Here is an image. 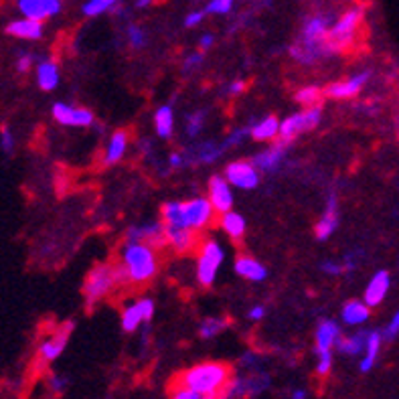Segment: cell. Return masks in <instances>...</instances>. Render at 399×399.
<instances>
[{
    "label": "cell",
    "mask_w": 399,
    "mask_h": 399,
    "mask_svg": "<svg viewBox=\"0 0 399 399\" xmlns=\"http://www.w3.org/2000/svg\"><path fill=\"white\" fill-rule=\"evenodd\" d=\"M160 268L158 249L142 242H128L120 247V258L114 263L118 286H144L152 282Z\"/></svg>",
    "instance_id": "cell-1"
},
{
    "label": "cell",
    "mask_w": 399,
    "mask_h": 399,
    "mask_svg": "<svg viewBox=\"0 0 399 399\" xmlns=\"http://www.w3.org/2000/svg\"><path fill=\"white\" fill-rule=\"evenodd\" d=\"M231 379H233L231 365L221 363V361H205V363L192 365L183 373H178L171 381V385L187 387V389L205 393V395H221L223 398Z\"/></svg>",
    "instance_id": "cell-2"
},
{
    "label": "cell",
    "mask_w": 399,
    "mask_h": 399,
    "mask_svg": "<svg viewBox=\"0 0 399 399\" xmlns=\"http://www.w3.org/2000/svg\"><path fill=\"white\" fill-rule=\"evenodd\" d=\"M363 20H365L363 6H353V8L345 11L341 17L332 22L329 37H327V49H329L330 55H334V53H345L355 45L357 35H359V31H361Z\"/></svg>",
    "instance_id": "cell-3"
},
{
    "label": "cell",
    "mask_w": 399,
    "mask_h": 399,
    "mask_svg": "<svg viewBox=\"0 0 399 399\" xmlns=\"http://www.w3.org/2000/svg\"><path fill=\"white\" fill-rule=\"evenodd\" d=\"M118 286L116 282V272H114V263H98L93 266L86 276L84 284V296H86V306L93 308L96 304H100L105 296Z\"/></svg>",
    "instance_id": "cell-4"
},
{
    "label": "cell",
    "mask_w": 399,
    "mask_h": 399,
    "mask_svg": "<svg viewBox=\"0 0 399 399\" xmlns=\"http://www.w3.org/2000/svg\"><path fill=\"white\" fill-rule=\"evenodd\" d=\"M322 118V110L320 105H313V107H304L302 112L288 116L284 122H280V132L276 144L280 146H288L292 140H296L300 134L314 130Z\"/></svg>",
    "instance_id": "cell-5"
},
{
    "label": "cell",
    "mask_w": 399,
    "mask_h": 399,
    "mask_svg": "<svg viewBox=\"0 0 399 399\" xmlns=\"http://www.w3.org/2000/svg\"><path fill=\"white\" fill-rule=\"evenodd\" d=\"M225 260L223 247L215 240H203L199 245V258H197V282L203 288H211L215 284L217 272Z\"/></svg>",
    "instance_id": "cell-6"
},
{
    "label": "cell",
    "mask_w": 399,
    "mask_h": 399,
    "mask_svg": "<svg viewBox=\"0 0 399 399\" xmlns=\"http://www.w3.org/2000/svg\"><path fill=\"white\" fill-rule=\"evenodd\" d=\"M215 221V209L207 197H195L191 201H183V223L201 233Z\"/></svg>",
    "instance_id": "cell-7"
},
{
    "label": "cell",
    "mask_w": 399,
    "mask_h": 399,
    "mask_svg": "<svg viewBox=\"0 0 399 399\" xmlns=\"http://www.w3.org/2000/svg\"><path fill=\"white\" fill-rule=\"evenodd\" d=\"M71 332H73V322H65L63 327L53 330L47 339H43L39 348H37V365L45 367V365L53 363L67 347Z\"/></svg>",
    "instance_id": "cell-8"
},
{
    "label": "cell",
    "mask_w": 399,
    "mask_h": 399,
    "mask_svg": "<svg viewBox=\"0 0 399 399\" xmlns=\"http://www.w3.org/2000/svg\"><path fill=\"white\" fill-rule=\"evenodd\" d=\"M229 185H233L235 189L249 191L256 189L260 185V171L256 169V164L251 160H233L225 166V174Z\"/></svg>",
    "instance_id": "cell-9"
},
{
    "label": "cell",
    "mask_w": 399,
    "mask_h": 399,
    "mask_svg": "<svg viewBox=\"0 0 399 399\" xmlns=\"http://www.w3.org/2000/svg\"><path fill=\"white\" fill-rule=\"evenodd\" d=\"M155 316V300L140 298L136 302H130L122 310V329L126 332H136L144 325L150 322Z\"/></svg>",
    "instance_id": "cell-10"
},
{
    "label": "cell",
    "mask_w": 399,
    "mask_h": 399,
    "mask_svg": "<svg viewBox=\"0 0 399 399\" xmlns=\"http://www.w3.org/2000/svg\"><path fill=\"white\" fill-rule=\"evenodd\" d=\"M53 120L61 126H70V128H91L93 126V114L91 110L86 107H73L70 104H63V102H57L51 107Z\"/></svg>",
    "instance_id": "cell-11"
},
{
    "label": "cell",
    "mask_w": 399,
    "mask_h": 399,
    "mask_svg": "<svg viewBox=\"0 0 399 399\" xmlns=\"http://www.w3.org/2000/svg\"><path fill=\"white\" fill-rule=\"evenodd\" d=\"M369 77H371L369 71H361V73L351 75V77L343 79V81L329 84V86L322 89V93L327 98H330V100H353V98H357L363 91V87L367 86Z\"/></svg>",
    "instance_id": "cell-12"
},
{
    "label": "cell",
    "mask_w": 399,
    "mask_h": 399,
    "mask_svg": "<svg viewBox=\"0 0 399 399\" xmlns=\"http://www.w3.org/2000/svg\"><path fill=\"white\" fill-rule=\"evenodd\" d=\"M162 225H164V223H162ZM164 233H166L169 247H173L174 251L181 254V256L192 254V251L199 249V245H201L199 233L185 225H164Z\"/></svg>",
    "instance_id": "cell-13"
},
{
    "label": "cell",
    "mask_w": 399,
    "mask_h": 399,
    "mask_svg": "<svg viewBox=\"0 0 399 399\" xmlns=\"http://www.w3.org/2000/svg\"><path fill=\"white\" fill-rule=\"evenodd\" d=\"M17 8L22 17L43 22L61 13L63 0H17Z\"/></svg>",
    "instance_id": "cell-14"
},
{
    "label": "cell",
    "mask_w": 399,
    "mask_h": 399,
    "mask_svg": "<svg viewBox=\"0 0 399 399\" xmlns=\"http://www.w3.org/2000/svg\"><path fill=\"white\" fill-rule=\"evenodd\" d=\"M209 201L215 209L217 215L227 213L233 207V192H231V185L227 183L225 176L221 174H213L209 178Z\"/></svg>",
    "instance_id": "cell-15"
},
{
    "label": "cell",
    "mask_w": 399,
    "mask_h": 399,
    "mask_svg": "<svg viewBox=\"0 0 399 399\" xmlns=\"http://www.w3.org/2000/svg\"><path fill=\"white\" fill-rule=\"evenodd\" d=\"M126 240H128V242L148 243V245H152V247H157V249L169 247L162 221H160V223H146V225L130 227L128 233H126Z\"/></svg>",
    "instance_id": "cell-16"
},
{
    "label": "cell",
    "mask_w": 399,
    "mask_h": 399,
    "mask_svg": "<svg viewBox=\"0 0 399 399\" xmlns=\"http://www.w3.org/2000/svg\"><path fill=\"white\" fill-rule=\"evenodd\" d=\"M389 288H391V276H389V272H387V270L375 272L373 278L369 280L367 288H365L363 302L369 308L379 306L383 300H385L387 292H389Z\"/></svg>",
    "instance_id": "cell-17"
},
{
    "label": "cell",
    "mask_w": 399,
    "mask_h": 399,
    "mask_svg": "<svg viewBox=\"0 0 399 399\" xmlns=\"http://www.w3.org/2000/svg\"><path fill=\"white\" fill-rule=\"evenodd\" d=\"M341 327L339 322L330 320V318H325L318 322L316 327V332H314V351L316 353H322V351H332L336 347L339 339H341Z\"/></svg>",
    "instance_id": "cell-18"
},
{
    "label": "cell",
    "mask_w": 399,
    "mask_h": 399,
    "mask_svg": "<svg viewBox=\"0 0 399 399\" xmlns=\"http://www.w3.org/2000/svg\"><path fill=\"white\" fill-rule=\"evenodd\" d=\"M6 35L15 37V39H22V41H39L43 37V22L41 20H33V18H17L11 20L6 25Z\"/></svg>",
    "instance_id": "cell-19"
},
{
    "label": "cell",
    "mask_w": 399,
    "mask_h": 399,
    "mask_svg": "<svg viewBox=\"0 0 399 399\" xmlns=\"http://www.w3.org/2000/svg\"><path fill=\"white\" fill-rule=\"evenodd\" d=\"M336 227H339V203H336V195H330L325 215L314 225V235H316V240L325 242L336 231Z\"/></svg>",
    "instance_id": "cell-20"
},
{
    "label": "cell",
    "mask_w": 399,
    "mask_h": 399,
    "mask_svg": "<svg viewBox=\"0 0 399 399\" xmlns=\"http://www.w3.org/2000/svg\"><path fill=\"white\" fill-rule=\"evenodd\" d=\"M381 332H379V330H369V332H367V343H365L363 357H361V363H359L361 373H369V371L375 367L377 359H379V353H381Z\"/></svg>",
    "instance_id": "cell-21"
},
{
    "label": "cell",
    "mask_w": 399,
    "mask_h": 399,
    "mask_svg": "<svg viewBox=\"0 0 399 399\" xmlns=\"http://www.w3.org/2000/svg\"><path fill=\"white\" fill-rule=\"evenodd\" d=\"M128 142H130V136H128L126 130H116V132L110 136L107 146H105L104 160H102L105 166H112V164L120 162L124 155H126V150H128Z\"/></svg>",
    "instance_id": "cell-22"
},
{
    "label": "cell",
    "mask_w": 399,
    "mask_h": 399,
    "mask_svg": "<svg viewBox=\"0 0 399 399\" xmlns=\"http://www.w3.org/2000/svg\"><path fill=\"white\" fill-rule=\"evenodd\" d=\"M235 274L243 280H249V282H261L268 276V270L263 268V263L251 258V256H240L235 260Z\"/></svg>",
    "instance_id": "cell-23"
},
{
    "label": "cell",
    "mask_w": 399,
    "mask_h": 399,
    "mask_svg": "<svg viewBox=\"0 0 399 399\" xmlns=\"http://www.w3.org/2000/svg\"><path fill=\"white\" fill-rule=\"evenodd\" d=\"M369 316H371V308L363 300H348L341 310V318L348 327H361L369 320Z\"/></svg>",
    "instance_id": "cell-24"
},
{
    "label": "cell",
    "mask_w": 399,
    "mask_h": 399,
    "mask_svg": "<svg viewBox=\"0 0 399 399\" xmlns=\"http://www.w3.org/2000/svg\"><path fill=\"white\" fill-rule=\"evenodd\" d=\"M284 155H286V146H280V144H274L272 148L263 150L260 155L254 157V164L256 169L261 171V173H274L280 166V162L284 160Z\"/></svg>",
    "instance_id": "cell-25"
},
{
    "label": "cell",
    "mask_w": 399,
    "mask_h": 399,
    "mask_svg": "<svg viewBox=\"0 0 399 399\" xmlns=\"http://www.w3.org/2000/svg\"><path fill=\"white\" fill-rule=\"evenodd\" d=\"M59 65L51 61V59H45V61H39L37 65V84L43 91H53L55 87L59 86Z\"/></svg>",
    "instance_id": "cell-26"
},
{
    "label": "cell",
    "mask_w": 399,
    "mask_h": 399,
    "mask_svg": "<svg viewBox=\"0 0 399 399\" xmlns=\"http://www.w3.org/2000/svg\"><path fill=\"white\" fill-rule=\"evenodd\" d=\"M223 152V148H219L217 144L213 142H203V144H197L195 148H189L187 152H183L185 162H203V164H211L215 162L219 155Z\"/></svg>",
    "instance_id": "cell-27"
},
{
    "label": "cell",
    "mask_w": 399,
    "mask_h": 399,
    "mask_svg": "<svg viewBox=\"0 0 399 399\" xmlns=\"http://www.w3.org/2000/svg\"><path fill=\"white\" fill-rule=\"evenodd\" d=\"M219 225H221V229L225 231L233 242H242L243 235H245V219H243L240 213H235L233 209L227 211V213H221Z\"/></svg>",
    "instance_id": "cell-28"
},
{
    "label": "cell",
    "mask_w": 399,
    "mask_h": 399,
    "mask_svg": "<svg viewBox=\"0 0 399 399\" xmlns=\"http://www.w3.org/2000/svg\"><path fill=\"white\" fill-rule=\"evenodd\" d=\"M278 132H280V122L276 116H268V118H263V120H260L258 124H254L251 130H249L251 138L258 140V142H270V140H276L278 138Z\"/></svg>",
    "instance_id": "cell-29"
},
{
    "label": "cell",
    "mask_w": 399,
    "mask_h": 399,
    "mask_svg": "<svg viewBox=\"0 0 399 399\" xmlns=\"http://www.w3.org/2000/svg\"><path fill=\"white\" fill-rule=\"evenodd\" d=\"M365 343H367V332H355V334H348V336H341L339 343H336V351L341 355H348V357H357V355H363Z\"/></svg>",
    "instance_id": "cell-30"
},
{
    "label": "cell",
    "mask_w": 399,
    "mask_h": 399,
    "mask_svg": "<svg viewBox=\"0 0 399 399\" xmlns=\"http://www.w3.org/2000/svg\"><path fill=\"white\" fill-rule=\"evenodd\" d=\"M155 128L160 138H171L174 130V112L171 105H162L155 112Z\"/></svg>",
    "instance_id": "cell-31"
},
{
    "label": "cell",
    "mask_w": 399,
    "mask_h": 399,
    "mask_svg": "<svg viewBox=\"0 0 399 399\" xmlns=\"http://www.w3.org/2000/svg\"><path fill=\"white\" fill-rule=\"evenodd\" d=\"M164 225H185L183 223V201H169L160 209ZM187 227V225H185Z\"/></svg>",
    "instance_id": "cell-32"
},
{
    "label": "cell",
    "mask_w": 399,
    "mask_h": 399,
    "mask_svg": "<svg viewBox=\"0 0 399 399\" xmlns=\"http://www.w3.org/2000/svg\"><path fill=\"white\" fill-rule=\"evenodd\" d=\"M118 6V0H86L81 6V13L86 17H100L104 13H110Z\"/></svg>",
    "instance_id": "cell-33"
},
{
    "label": "cell",
    "mask_w": 399,
    "mask_h": 399,
    "mask_svg": "<svg viewBox=\"0 0 399 399\" xmlns=\"http://www.w3.org/2000/svg\"><path fill=\"white\" fill-rule=\"evenodd\" d=\"M322 96L325 93L318 86H306L296 91L294 100L300 105H304V107H313V105H318V102L322 100Z\"/></svg>",
    "instance_id": "cell-34"
},
{
    "label": "cell",
    "mask_w": 399,
    "mask_h": 399,
    "mask_svg": "<svg viewBox=\"0 0 399 399\" xmlns=\"http://www.w3.org/2000/svg\"><path fill=\"white\" fill-rule=\"evenodd\" d=\"M225 329V318H205V320L201 322V327H199V334H201L203 339H213V336L221 334Z\"/></svg>",
    "instance_id": "cell-35"
},
{
    "label": "cell",
    "mask_w": 399,
    "mask_h": 399,
    "mask_svg": "<svg viewBox=\"0 0 399 399\" xmlns=\"http://www.w3.org/2000/svg\"><path fill=\"white\" fill-rule=\"evenodd\" d=\"M126 37H128V43H130V47L132 49H144L146 47V43H148V37H146V31L140 27V25H128V29H126Z\"/></svg>",
    "instance_id": "cell-36"
},
{
    "label": "cell",
    "mask_w": 399,
    "mask_h": 399,
    "mask_svg": "<svg viewBox=\"0 0 399 399\" xmlns=\"http://www.w3.org/2000/svg\"><path fill=\"white\" fill-rule=\"evenodd\" d=\"M171 399H221V395H205V393L192 391V389H187V387L171 385Z\"/></svg>",
    "instance_id": "cell-37"
},
{
    "label": "cell",
    "mask_w": 399,
    "mask_h": 399,
    "mask_svg": "<svg viewBox=\"0 0 399 399\" xmlns=\"http://www.w3.org/2000/svg\"><path fill=\"white\" fill-rule=\"evenodd\" d=\"M316 357H318V361H316V375L318 377L330 375V369H332V351L316 353Z\"/></svg>",
    "instance_id": "cell-38"
},
{
    "label": "cell",
    "mask_w": 399,
    "mask_h": 399,
    "mask_svg": "<svg viewBox=\"0 0 399 399\" xmlns=\"http://www.w3.org/2000/svg\"><path fill=\"white\" fill-rule=\"evenodd\" d=\"M233 2L235 0H209L205 13L207 15H227V13H231Z\"/></svg>",
    "instance_id": "cell-39"
},
{
    "label": "cell",
    "mask_w": 399,
    "mask_h": 399,
    "mask_svg": "<svg viewBox=\"0 0 399 399\" xmlns=\"http://www.w3.org/2000/svg\"><path fill=\"white\" fill-rule=\"evenodd\" d=\"M0 148L4 155H13V150H15V134L6 124L0 126Z\"/></svg>",
    "instance_id": "cell-40"
},
{
    "label": "cell",
    "mask_w": 399,
    "mask_h": 399,
    "mask_svg": "<svg viewBox=\"0 0 399 399\" xmlns=\"http://www.w3.org/2000/svg\"><path fill=\"white\" fill-rule=\"evenodd\" d=\"M203 122H205V114H203V112H195V114H191V116L187 118V134H189L191 138H195V136L201 132Z\"/></svg>",
    "instance_id": "cell-41"
},
{
    "label": "cell",
    "mask_w": 399,
    "mask_h": 399,
    "mask_svg": "<svg viewBox=\"0 0 399 399\" xmlns=\"http://www.w3.org/2000/svg\"><path fill=\"white\" fill-rule=\"evenodd\" d=\"M383 334V341H395L399 336V310L393 316H391V320L387 322V327L381 330Z\"/></svg>",
    "instance_id": "cell-42"
},
{
    "label": "cell",
    "mask_w": 399,
    "mask_h": 399,
    "mask_svg": "<svg viewBox=\"0 0 399 399\" xmlns=\"http://www.w3.org/2000/svg\"><path fill=\"white\" fill-rule=\"evenodd\" d=\"M35 55L33 53H20L17 59V71L18 73H29L35 65Z\"/></svg>",
    "instance_id": "cell-43"
},
{
    "label": "cell",
    "mask_w": 399,
    "mask_h": 399,
    "mask_svg": "<svg viewBox=\"0 0 399 399\" xmlns=\"http://www.w3.org/2000/svg\"><path fill=\"white\" fill-rule=\"evenodd\" d=\"M320 270H322L325 274H329V276H341V274L347 272L345 263H339V261H325V263L320 266Z\"/></svg>",
    "instance_id": "cell-44"
},
{
    "label": "cell",
    "mask_w": 399,
    "mask_h": 399,
    "mask_svg": "<svg viewBox=\"0 0 399 399\" xmlns=\"http://www.w3.org/2000/svg\"><path fill=\"white\" fill-rule=\"evenodd\" d=\"M201 63H203V51L191 53V55H187V59H185V63H183V70L185 71L197 70Z\"/></svg>",
    "instance_id": "cell-45"
},
{
    "label": "cell",
    "mask_w": 399,
    "mask_h": 399,
    "mask_svg": "<svg viewBox=\"0 0 399 399\" xmlns=\"http://www.w3.org/2000/svg\"><path fill=\"white\" fill-rule=\"evenodd\" d=\"M205 11H191L187 17H185V27L187 29H192V27H197V25H201L203 22V18H205Z\"/></svg>",
    "instance_id": "cell-46"
},
{
    "label": "cell",
    "mask_w": 399,
    "mask_h": 399,
    "mask_svg": "<svg viewBox=\"0 0 399 399\" xmlns=\"http://www.w3.org/2000/svg\"><path fill=\"white\" fill-rule=\"evenodd\" d=\"M49 387H51V391H55V393H61L67 387V379L61 377V375H51L49 377Z\"/></svg>",
    "instance_id": "cell-47"
},
{
    "label": "cell",
    "mask_w": 399,
    "mask_h": 399,
    "mask_svg": "<svg viewBox=\"0 0 399 399\" xmlns=\"http://www.w3.org/2000/svg\"><path fill=\"white\" fill-rule=\"evenodd\" d=\"M263 316H266V308H263V306H260V304L251 306V308H249V313H247V318H249V320H254V322L261 320Z\"/></svg>",
    "instance_id": "cell-48"
},
{
    "label": "cell",
    "mask_w": 399,
    "mask_h": 399,
    "mask_svg": "<svg viewBox=\"0 0 399 399\" xmlns=\"http://www.w3.org/2000/svg\"><path fill=\"white\" fill-rule=\"evenodd\" d=\"M245 87H247V84H245V81H242V79H237V81L229 84L227 91H229L231 96H240V93H243V91H245Z\"/></svg>",
    "instance_id": "cell-49"
},
{
    "label": "cell",
    "mask_w": 399,
    "mask_h": 399,
    "mask_svg": "<svg viewBox=\"0 0 399 399\" xmlns=\"http://www.w3.org/2000/svg\"><path fill=\"white\" fill-rule=\"evenodd\" d=\"M213 43H215V37L211 35V33H205V35L199 39V47H201V51H207L213 47Z\"/></svg>",
    "instance_id": "cell-50"
},
{
    "label": "cell",
    "mask_w": 399,
    "mask_h": 399,
    "mask_svg": "<svg viewBox=\"0 0 399 399\" xmlns=\"http://www.w3.org/2000/svg\"><path fill=\"white\" fill-rule=\"evenodd\" d=\"M169 164H171L173 169H176V166H183V164H185V157H183L181 152H173L171 158H169Z\"/></svg>",
    "instance_id": "cell-51"
},
{
    "label": "cell",
    "mask_w": 399,
    "mask_h": 399,
    "mask_svg": "<svg viewBox=\"0 0 399 399\" xmlns=\"http://www.w3.org/2000/svg\"><path fill=\"white\" fill-rule=\"evenodd\" d=\"M155 0H136V8H148Z\"/></svg>",
    "instance_id": "cell-52"
},
{
    "label": "cell",
    "mask_w": 399,
    "mask_h": 399,
    "mask_svg": "<svg viewBox=\"0 0 399 399\" xmlns=\"http://www.w3.org/2000/svg\"><path fill=\"white\" fill-rule=\"evenodd\" d=\"M292 399H306V391L304 389H296V391H292Z\"/></svg>",
    "instance_id": "cell-53"
}]
</instances>
